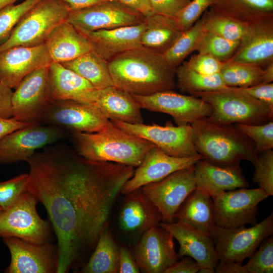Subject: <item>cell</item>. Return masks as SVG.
<instances>
[{
	"label": "cell",
	"instance_id": "6da1fadb",
	"mask_svg": "<svg viewBox=\"0 0 273 273\" xmlns=\"http://www.w3.org/2000/svg\"><path fill=\"white\" fill-rule=\"evenodd\" d=\"M26 190L44 207L56 236L57 273L78 272L87 262L134 167L86 159L64 145L26 161Z\"/></svg>",
	"mask_w": 273,
	"mask_h": 273
},
{
	"label": "cell",
	"instance_id": "7a4b0ae2",
	"mask_svg": "<svg viewBox=\"0 0 273 273\" xmlns=\"http://www.w3.org/2000/svg\"><path fill=\"white\" fill-rule=\"evenodd\" d=\"M108 64L114 85L131 95L147 96L176 87V68L162 53L142 46L115 56Z\"/></svg>",
	"mask_w": 273,
	"mask_h": 273
},
{
	"label": "cell",
	"instance_id": "3957f363",
	"mask_svg": "<svg viewBox=\"0 0 273 273\" xmlns=\"http://www.w3.org/2000/svg\"><path fill=\"white\" fill-rule=\"evenodd\" d=\"M75 150L94 161L119 163L138 167L154 145L150 142L128 132L109 120L101 130L71 133Z\"/></svg>",
	"mask_w": 273,
	"mask_h": 273
},
{
	"label": "cell",
	"instance_id": "277c9868",
	"mask_svg": "<svg viewBox=\"0 0 273 273\" xmlns=\"http://www.w3.org/2000/svg\"><path fill=\"white\" fill-rule=\"evenodd\" d=\"M191 126L197 151L209 163L223 167L239 166L242 160L255 163L258 155L254 143L235 124H218L204 118Z\"/></svg>",
	"mask_w": 273,
	"mask_h": 273
},
{
	"label": "cell",
	"instance_id": "5b68a950",
	"mask_svg": "<svg viewBox=\"0 0 273 273\" xmlns=\"http://www.w3.org/2000/svg\"><path fill=\"white\" fill-rule=\"evenodd\" d=\"M209 104L211 114L206 119L218 124H260L272 120L273 112L261 101L240 87L226 88L192 95Z\"/></svg>",
	"mask_w": 273,
	"mask_h": 273
},
{
	"label": "cell",
	"instance_id": "8992f818",
	"mask_svg": "<svg viewBox=\"0 0 273 273\" xmlns=\"http://www.w3.org/2000/svg\"><path fill=\"white\" fill-rule=\"evenodd\" d=\"M70 10L61 0H40L22 17L8 39L0 46V52L16 46L44 44L51 32L67 20Z\"/></svg>",
	"mask_w": 273,
	"mask_h": 273
},
{
	"label": "cell",
	"instance_id": "52a82bcc",
	"mask_svg": "<svg viewBox=\"0 0 273 273\" xmlns=\"http://www.w3.org/2000/svg\"><path fill=\"white\" fill-rule=\"evenodd\" d=\"M38 201L27 190L0 215V237H13L36 244L50 242V223L39 215Z\"/></svg>",
	"mask_w": 273,
	"mask_h": 273
},
{
	"label": "cell",
	"instance_id": "ba28073f",
	"mask_svg": "<svg viewBox=\"0 0 273 273\" xmlns=\"http://www.w3.org/2000/svg\"><path fill=\"white\" fill-rule=\"evenodd\" d=\"M215 225L211 236L219 261L239 263L249 258L260 244L273 234V213L259 223L246 228Z\"/></svg>",
	"mask_w": 273,
	"mask_h": 273
},
{
	"label": "cell",
	"instance_id": "9c48e42d",
	"mask_svg": "<svg viewBox=\"0 0 273 273\" xmlns=\"http://www.w3.org/2000/svg\"><path fill=\"white\" fill-rule=\"evenodd\" d=\"M269 196L260 188L225 191L212 198L216 225L238 227L256 224L258 204Z\"/></svg>",
	"mask_w": 273,
	"mask_h": 273
},
{
	"label": "cell",
	"instance_id": "30bf717a",
	"mask_svg": "<svg viewBox=\"0 0 273 273\" xmlns=\"http://www.w3.org/2000/svg\"><path fill=\"white\" fill-rule=\"evenodd\" d=\"M110 121L120 128L150 142L170 156L188 157L200 155L193 142L190 124L174 126L168 121L162 126Z\"/></svg>",
	"mask_w": 273,
	"mask_h": 273
},
{
	"label": "cell",
	"instance_id": "8fae6325",
	"mask_svg": "<svg viewBox=\"0 0 273 273\" xmlns=\"http://www.w3.org/2000/svg\"><path fill=\"white\" fill-rule=\"evenodd\" d=\"M64 129L39 123L14 131L0 140V164L27 161L38 149L66 135Z\"/></svg>",
	"mask_w": 273,
	"mask_h": 273
},
{
	"label": "cell",
	"instance_id": "7c38bea8",
	"mask_svg": "<svg viewBox=\"0 0 273 273\" xmlns=\"http://www.w3.org/2000/svg\"><path fill=\"white\" fill-rule=\"evenodd\" d=\"M49 66L28 74L15 89L11 103L12 118L15 120L30 124L39 123L52 103L48 89Z\"/></svg>",
	"mask_w": 273,
	"mask_h": 273
},
{
	"label": "cell",
	"instance_id": "4fadbf2b",
	"mask_svg": "<svg viewBox=\"0 0 273 273\" xmlns=\"http://www.w3.org/2000/svg\"><path fill=\"white\" fill-rule=\"evenodd\" d=\"M141 109L170 115L177 125H191L208 118L212 113L211 106L194 96H187L171 90L147 96L132 95Z\"/></svg>",
	"mask_w": 273,
	"mask_h": 273
},
{
	"label": "cell",
	"instance_id": "5bb4252c",
	"mask_svg": "<svg viewBox=\"0 0 273 273\" xmlns=\"http://www.w3.org/2000/svg\"><path fill=\"white\" fill-rule=\"evenodd\" d=\"M109 121L95 105L65 100L52 102L39 123L57 126L71 133L95 132L104 128Z\"/></svg>",
	"mask_w": 273,
	"mask_h": 273
},
{
	"label": "cell",
	"instance_id": "9a60e30c",
	"mask_svg": "<svg viewBox=\"0 0 273 273\" xmlns=\"http://www.w3.org/2000/svg\"><path fill=\"white\" fill-rule=\"evenodd\" d=\"M194 166L175 171L160 180L141 188L158 209L163 221H173L180 205L196 188Z\"/></svg>",
	"mask_w": 273,
	"mask_h": 273
},
{
	"label": "cell",
	"instance_id": "2e32d148",
	"mask_svg": "<svg viewBox=\"0 0 273 273\" xmlns=\"http://www.w3.org/2000/svg\"><path fill=\"white\" fill-rule=\"evenodd\" d=\"M11 254L6 273H57L58 251L50 242L31 243L13 237L2 238Z\"/></svg>",
	"mask_w": 273,
	"mask_h": 273
},
{
	"label": "cell",
	"instance_id": "e0dca14e",
	"mask_svg": "<svg viewBox=\"0 0 273 273\" xmlns=\"http://www.w3.org/2000/svg\"><path fill=\"white\" fill-rule=\"evenodd\" d=\"M145 18L136 10L109 1L70 11L67 21L77 29L93 31L136 25L144 22Z\"/></svg>",
	"mask_w": 273,
	"mask_h": 273
},
{
	"label": "cell",
	"instance_id": "ac0fdd59",
	"mask_svg": "<svg viewBox=\"0 0 273 273\" xmlns=\"http://www.w3.org/2000/svg\"><path fill=\"white\" fill-rule=\"evenodd\" d=\"M172 234L160 225L152 227L137 240L134 259L140 269L146 273H164L179 258Z\"/></svg>",
	"mask_w": 273,
	"mask_h": 273
},
{
	"label": "cell",
	"instance_id": "d6986e66",
	"mask_svg": "<svg viewBox=\"0 0 273 273\" xmlns=\"http://www.w3.org/2000/svg\"><path fill=\"white\" fill-rule=\"evenodd\" d=\"M201 159L200 155L171 156L154 146L147 152L131 177L125 183L121 194L126 195L146 185L160 180L175 171L194 165Z\"/></svg>",
	"mask_w": 273,
	"mask_h": 273
},
{
	"label": "cell",
	"instance_id": "ffe728a7",
	"mask_svg": "<svg viewBox=\"0 0 273 273\" xmlns=\"http://www.w3.org/2000/svg\"><path fill=\"white\" fill-rule=\"evenodd\" d=\"M52 62L45 43L6 49L0 52V83L15 89L28 74Z\"/></svg>",
	"mask_w": 273,
	"mask_h": 273
},
{
	"label": "cell",
	"instance_id": "44dd1931",
	"mask_svg": "<svg viewBox=\"0 0 273 273\" xmlns=\"http://www.w3.org/2000/svg\"><path fill=\"white\" fill-rule=\"evenodd\" d=\"M262 67L273 61V16L248 23L235 53L229 60Z\"/></svg>",
	"mask_w": 273,
	"mask_h": 273
},
{
	"label": "cell",
	"instance_id": "7402d4cb",
	"mask_svg": "<svg viewBox=\"0 0 273 273\" xmlns=\"http://www.w3.org/2000/svg\"><path fill=\"white\" fill-rule=\"evenodd\" d=\"M125 196L118 215V225L124 235L139 238L163 221L158 209L141 188Z\"/></svg>",
	"mask_w": 273,
	"mask_h": 273
},
{
	"label": "cell",
	"instance_id": "603a6c76",
	"mask_svg": "<svg viewBox=\"0 0 273 273\" xmlns=\"http://www.w3.org/2000/svg\"><path fill=\"white\" fill-rule=\"evenodd\" d=\"M159 225L169 232L178 242L179 258L190 256L201 268L215 269L219 259L210 234L179 221L161 222Z\"/></svg>",
	"mask_w": 273,
	"mask_h": 273
},
{
	"label": "cell",
	"instance_id": "cb8c5ba5",
	"mask_svg": "<svg viewBox=\"0 0 273 273\" xmlns=\"http://www.w3.org/2000/svg\"><path fill=\"white\" fill-rule=\"evenodd\" d=\"M146 28L144 22L134 25L89 31L76 29L89 42L92 51L109 61L115 56L142 46L141 37Z\"/></svg>",
	"mask_w": 273,
	"mask_h": 273
},
{
	"label": "cell",
	"instance_id": "d4e9b609",
	"mask_svg": "<svg viewBox=\"0 0 273 273\" xmlns=\"http://www.w3.org/2000/svg\"><path fill=\"white\" fill-rule=\"evenodd\" d=\"M48 89L51 102L73 100L93 105L98 90L76 73L54 62L49 66Z\"/></svg>",
	"mask_w": 273,
	"mask_h": 273
},
{
	"label": "cell",
	"instance_id": "484cf974",
	"mask_svg": "<svg viewBox=\"0 0 273 273\" xmlns=\"http://www.w3.org/2000/svg\"><path fill=\"white\" fill-rule=\"evenodd\" d=\"M196 187L212 198L221 192L246 188L249 184L240 166L223 167L201 159L194 166Z\"/></svg>",
	"mask_w": 273,
	"mask_h": 273
},
{
	"label": "cell",
	"instance_id": "4316f807",
	"mask_svg": "<svg viewBox=\"0 0 273 273\" xmlns=\"http://www.w3.org/2000/svg\"><path fill=\"white\" fill-rule=\"evenodd\" d=\"M94 105L110 120L143 123L141 108L132 96L115 86L98 89Z\"/></svg>",
	"mask_w": 273,
	"mask_h": 273
},
{
	"label": "cell",
	"instance_id": "83f0119b",
	"mask_svg": "<svg viewBox=\"0 0 273 273\" xmlns=\"http://www.w3.org/2000/svg\"><path fill=\"white\" fill-rule=\"evenodd\" d=\"M44 43L54 62L71 61L92 51L90 44L86 37L67 21L54 28Z\"/></svg>",
	"mask_w": 273,
	"mask_h": 273
},
{
	"label": "cell",
	"instance_id": "f1b7e54d",
	"mask_svg": "<svg viewBox=\"0 0 273 273\" xmlns=\"http://www.w3.org/2000/svg\"><path fill=\"white\" fill-rule=\"evenodd\" d=\"M174 219L210 235L216 225L212 197L196 187L180 205Z\"/></svg>",
	"mask_w": 273,
	"mask_h": 273
},
{
	"label": "cell",
	"instance_id": "f546056e",
	"mask_svg": "<svg viewBox=\"0 0 273 273\" xmlns=\"http://www.w3.org/2000/svg\"><path fill=\"white\" fill-rule=\"evenodd\" d=\"M145 21L146 28L141 37V45L162 54L183 32L173 19L155 13L145 17Z\"/></svg>",
	"mask_w": 273,
	"mask_h": 273
},
{
	"label": "cell",
	"instance_id": "4dcf8cb0",
	"mask_svg": "<svg viewBox=\"0 0 273 273\" xmlns=\"http://www.w3.org/2000/svg\"><path fill=\"white\" fill-rule=\"evenodd\" d=\"M108 226L101 233L94 250L79 272H118L119 245Z\"/></svg>",
	"mask_w": 273,
	"mask_h": 273
},
{
	"label": "cell",
	"instance_id": "1f68e13d",
	"mask_svg": "<svg viewBox=\"0 0 273 273\" xmlns=\"http://www.w3.org/2000/svg\"><path fill=\"white\" fill-rule=\"evenodd\" d=\"M60 63L87 80L97 89L114 86L108 61L93 51Z\"/></svg>",
	"mask_w": 273,
	"mask_h": 273
},
{
	"label": "cell",
	"instance_id": "d6a6232c",
	"mask_svg": "<svg viewBox=\"0 0 273 273\" xmlns=\"http://www.w3.org/2000/svg\"><path fill=\"white\" fill-rule=\"evenodd\" d=\"M210 8L247 23L273 16V0H216Z\"/></svg>",
	"mask_w": 273,
	"mask_h": 273
},
{
	"label": "cell",
	"instance_id": "836d02e7",
	"mask_svg": "<svg viewBox=\"0 0 273 273\" xmlns=\"http://www.w3.org/2000/svg\"><path fill=\"white\" fill-rule=\"evenodd\" d=\"M176 87L183 93L209 92L226 88L219 73L205 75L188 67L185 62L175 69Z\"/></svg>",
	"mask_w": 273,
	"mask_h": 273
},
{
	"label": "cell",
	"instance_id": "e575fe53",
	"mask_svg": "<svg viewBox=\"0 0 273 273\" xmlns=\"http://www.w3.org/2000/svg\"><path fill=\"white\" fill-rule=\"evenodd\" d=\"M209 8L202 16L204 30L230 40L240 41L247 30L248 23Z\"/></svg>",
	"mask_w": 273,
	"mask_h": 273
},
{
	"label": "cell",
	"instance_id": "d590c367",
	"mask_svg": "<svg viewBox=\"0 0 273 273\" xmlns=\"http://www.w3.org/2000/svg\"><path fill=\"white\" fill-rule=\"evenodd\" d=\"M263 72L259 66L228 61L219 74L226 86L244 88L262 83Z\"/></svg>",
	"mask_w": 273,
	"mask_h": 273
},
{
	"label": "cell",
	"instance_id": "8d00e7d4",
	"mask_svg": "<svg viewBox=\"0 0 273 273\" xmlns=\"http://www.w3.org/2000/svg\"><path fill=\"white\" fill-rule=\"evenodd\" d=\"M201 17L191 27L183 31L173 44L164 53L167 62L176 68L192 52L195 51L197 43L204 31Z\"/></svg>",
	"mask_w": 273,
	"mask_h": 273
},
{
	"label": "cell",
	"instance_id": "74e56055",
	"mask_svg": "<svg viewBox=\"0 0 273 273\" xmlns=\"http://www.w3.org/2000/svg\"><path fill=\"white\" fill-rule=\"evenodd\" d=\"M240 41L230 40L204 30L195 51L199 53L209 55L224 62L230 60L233 56L238 48Z\"/></svg>",
	"mask_w": 273,
	"mask_h": 273
},
{
	"label": "cell",
	"instance_id": "f35d334b",
	"mask_svg": "<svg viewBox=\"0 0 273 273\" xmlns=\"http://www.w3.org/2000/svg\"><path fill=\"white\" fill-rule=\"evenodd\" d=\"M40 0H25L0 9V46L9 37L12 30L25 15Z\"/></svg>",
	"mask_w": 273,
	"mask_h": 273
},
{
	"label": "cell",
	"instance_id": "ab89813d",
	"mask_svg": "<svg viewBox=\"0 0 273 273\" xmlns=\"http://www.w3.org/2000/svg\"><path fill=\"white\" fill-rule=\"evenodd\" d=\"M243 134L254 144L257 154L273 148V121L260 124H234Z\"/></svg>",
	"mask_w": 273,
	"mask_h": 273
},
{
	"label": "cell",
	"instance_id": "60d3db41",
	"mask_svg": "<svg viewBox=\"0 0 273 273\" xmlns=\"http://www.w3.org/2000/svg\"><path fill=\"white\" fill-rule=\"evenodd\" d=\"M244 266L248 273L273 272V236L265 239Z\"/></svg>",
	"mask_w": 273,
	"mask_h": 273
},
{
	"label": "cell",
	"instance_id": "b9f144b4",
	"mask_svg": "<svg viewBox=\"0 0 273 273\" xmlns=\"http://www.w3.org/2000/svg\"><path fill=\"white\" fill-rule=\"evenodd\" d=\"M253 181L263 189L269 196L273 195V151H264L257 156L253 164Z\"/></svg>",
	"mask_w": 273,
	"mask_h": 273
},
{
	"label": "cell",
	"instance_id": "7bdbcfd3",
	"mask_svg": "<svg viewBox=\"0 0 273 273\" xmlns=\"http://www.w3.org/2000/svg\"><path fill=\"white\" fill-rule=\"evenodd\" d=\"M215 2L216 0H191L174 19L177 27L181 31L189 29Z\"/></svg>",
	"mask_w": 273,
	"mask_h": 273
},
{
	"label": "cell",
	"instance_id": "ee69618b",
	"mask_svg": "<svg viewBox=\"0 0 273 273\" xmlns=\"http://www.w3.org/2000/svg\"><path fill=\"white\" fill-rule=\"evenodd\" d=\"M28 173H21L9 180L0 182V206L6 210L26 190Z\"/></svg>",
	"mask_w": 273,
	"mask_h": 273
},
{
	"label": "cell",
	"instance_id": "f6af8a7d",
	"mask_svg": "<svg viewBox=\"0 0 273 273\" xmlns=\"http://www.w3.org/2000/svg\"><path fill=\"white\" fill-rule=\"evenodd\" d=\"M185 62L191 69L205 75L219 73L223 65V62L212 56L199 53Z\"/></svg>",
	"mask_w": 273,
	"mask_h": 273
},
{
	"label": "cell",
	"instance_id": "bcb514c9",
	"mask_svg": "<svg viewBox=\"0 0 273 273\" xmlns=\"http://www.w3.org/2000/svg\"><path fill=\"white\" fill-rule=\"evenodd\" d=\"M191 0H148L155 13L174 19Z\"/></svg>",
	"mask_w": 273,
	"mask_h": 273
},
{
	"label": "cell",
	"instance_id": "7dc6e473",
	"mask_svg": "<svg viewBox=\"0 0 273 273\" xmlns=\"http://www.w3.org/2000/svg\"><path fill=\"white\" fill-rule=\"evenodd\" d=\"M252 97L264 103L273 112V83H260L247 87L241 88Z\"/></svg>",
	"mask_w": 273,
	"mask_h": 273
},
{
	"label": "cell",
	"instance_id": "c3c4849f",
	"mask_svg": "<svg viewBox=\"0 0 273 273\" xmlns=\"http://www.w3.org/2000/svg\"><path fill=\"white\" fill-rule=\"evenodd\" d=\"M140 269L128 249L119 245V273H139Z\"/></svg>",
	"mask_w": 273,
	"mask_h": 273
},
{
	"label": "cell",
	"instance_id": "681fc988",
	"mask_svg": "<svg viewBox=\"0 0 273 273\" xmlns=\"http://www.w3.org/2000/svg\"><path fill=\"white\" fill-rule=\"evenodd\" d=\"M200 265L192 257L184 256L166 269L164 273H196L200 269Z\"/></svg>",
	"mask_w": 273,
	"mask_h": 273
},
{
	"label": "cell",
	"instance_id": "f907efd6",
	"mask_svg": "<svg viewBox=\"0 0 273 273\" xmlns=\"http://www.w3.org/2000/svg\"><path fill=\"white\" fill-rule=\"evenodd\" d=\"M12 89L0 83V117H12Z\"/></svg>",
	"mask_w": 273,
	"mask_h": 273
},
{
	"label": "cell",
	"instance_id": "816d5d0a",
	"mask_svg": "<svg viewBox=\"0 0 273 273\" xmlns=\"http://www.w3.org/2000/svg\"><path fill=\"white\" fill-rule=\"evenodd\" d=\"M30 124L17 121L12 117L6 118L0 117V140L9 133Z\"/></svg>",
	"mask_w": 273,
	"mask_h": 273
},
{
	"label": "cell",
	"instance_id": "f5cc1de1",
	"mask_svg": "<svg viewBox=\"0 0 273 273\" xmlns=\"http://www.w3.org/2000/svg\"><path fill=\"white\" fill-rule=\"evenodd\" d=\"M216 273H248L241 263L235 261H219L215 267Z\"/></svg>",
	"mask_w": 273,
	"mask_h": 273
},
{
	"label": "cell",
	"instance_id": "db71d44e",
	"mask_svg": "<svg viewBox=\"0 0 273 273\" xmlns=\"http://www.w3.org/2000/svg\"><path fill=\"white\" fill-rule=\"evenodd\" d=\"M69 8L70 11L88 8L110 0H61Z\"/></svg>",
	"mask_w": 273,
	"mask_h": 273
},
{
	"label": "cell",
	"instance_id": "11a10c76",
	"mask_svg": "<svg viewBox=\"0 0 273 273\" xmlns=\"http://www.w3.org/2000/svg\"><path fill=\"white\" fill-rule=\"evenodd\" d=\"M136 10L145 17L154 13L146 8L139 0H110Z\"/></svg>",
	"mask_w": 273,
	"mask_h": 273
},
{
	"label": "cell",
	"instance_id": "9f6ffc18",
	"mask_svg": "<svg viewBox=\"0 0 273 273\" xmlns=\"http://www.w3.org/2000/svg\"><path fill=\"white\" fill-rule=\"evenodd\" d=\"M273 81V61L268 64L264 68L262 76V83H271Z\"/></svg>",
	"mask_w": 273,
	"mask_h": 273
},
{
	"label": "cell",
	"instance_id": "6f0895ef",
	"mask_svg": "<svg viewBox=\"0 0 273 273\" xmlns=\"http://www.w3.org/2000/svg\"><path fill=\"white\" fill-rule=\"evenodd\" d=\"M19 0H0V9L10 5L14 4V3Z\"/></svg>",
	"mask_w": 273,
	"mask_h": 273
},
{
	"label": "cell",
	"instance_id": "680465c9",
	"mask_svg": "<svg viewBox=\"0 0 273 273\" xmlns=\"http://www.w3.org/2000/svg\"><path fill=\"white\" fill-rule=\"evenodd\" d=\"M198 272L199 273H214L215 272V269L207 268V267H202V268H200Z\"/></svg>",
	"mask_w": 273,
	"mask_h": 273
},
{
	"label": "cell",
	"instance_id": "91938a15",
	"mask_svg": "<svg viewBox=\"0 0 273 273\" xmlns=\"http://www.w3.org/2000/svg\"><path fill=\"white\" fill-rule=\"evenodd\" d=\"M146 8H147L148 10L152 11L149 3L148 2V0H139Z\"/></svg>",
	"mask_w": 273,
	"mask_h": 273
},
{
	"label": "cell",
	"instance_id": "94428289",
	"mask_svg": "<svg viewBox=\"0 0 273 273\" xmlns=\"http://www.w3.org/2000/svg\"><path fill=\"white\" fill-rule=\"evenodd\" d=\"M3 212V210L2 209V208H1V207L0 206V215L2 214V213Z\"/></svg>",
	"mask_w": 273,
	"mask_h": 273
}]
</instances>
